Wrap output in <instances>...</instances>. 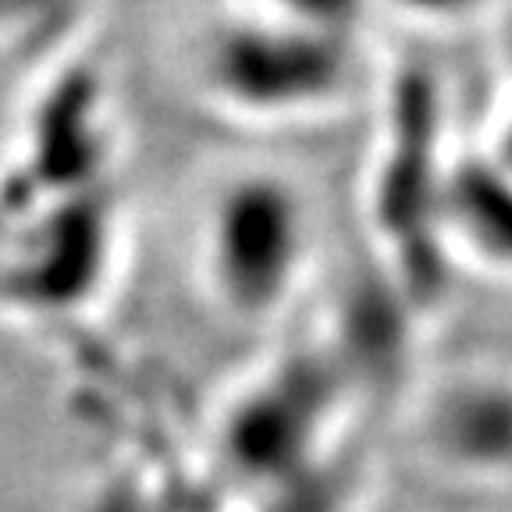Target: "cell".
Returning <instances> with one entry per match:
<instances>
[{"instance_id":"6da1fadb","label":"cell","mask_w":512,"mask_h":512,"mask_svg":"<svg viewBox=\"0 0 512 512\" xmlns=\"http://www.w3.org/2000/svg\"><path fill=\"white\" fill-rule=\"evenodd\" d=\"M203 93L249 121L313 118L349 93L356 61L345 32L306 29L235 8L196 50Z\"/></svg>"},{"instance_id":"7a4b0ae2","label":"cell","mask_w":512,"mask_h":512,"mask_svg":"<svg viewBox=\"0 0 512 512\" xmlns=\"http://www.w3.org/2000/svg\"><path fill=\"white\" fill-rule=\"evenodd\" d=\"M310 253V203L278 171L249 168L224 178L203 210V278L235 317L260 320L288 306Z\"/></svg>"},{"instance_id":"3957f363","label":"cell","mask_w":512,"mask_h":512,"mask_svg":"<svg viewBox=\"0 0 512 512\" xmlns=\"http://www.w3.org/2000/svg\"><path fill=\"white\" fill-rule=\"evenodd\" d=\"M96 0H0V54L43 57L89 22Z\"/></svg>"},{"instance_id":"277c9868","label":"cell","mask_w":512,"mask_h":512,"mask_svg":"<svg viewBox=\"0 0 512 512\" xmlns=\"http://www.w3.org/2000/svg\"><path fill=\"white\" fill-rule=\"evenodd\" d=\"M239 8L267 18H281V22L292 25H306V29L352 36L367 0H239Z\"/></svg>"},{"instance_id":"5b68a950","label":"cell","mask_w":512,"mask_h":512,"mask_svg":"<svg viewBox=\"0 0 512 512\" xmlns=\"http://www.w3.org/2000/svg\"><path fill=\"white\" fill-rule=\"evenodd\" d=\"M388 4L413 22H424L431 29H452V25L480 18L495 0H388Z\"/></svg>"}]
</instances>
